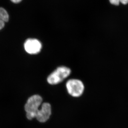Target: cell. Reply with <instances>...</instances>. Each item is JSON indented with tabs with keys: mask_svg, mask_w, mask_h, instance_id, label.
I'll return each instance as SVG.
<instances>
[{
	"mask_svg": "<svg viewBox=\"0 0 128 128\" xmlns=\"http://www.w3.org/2000/svg\"><path fill=\"white\" fill-rule=\"evenodd\" d=\"M42 98L38 94L32 96L28 100L24 109L28 120H32L35 118L37 112L42 104Z\"/></svg>",
	"mask_w": 128,
	"mask_h": 128,
	"instance_id": "cell-1",
	"label": "cell"
},
{
	"mask_svg": "<svg viewBox=\"0 0 128 128\" xmlns=\"http://www.w3.org/2000/svg\"><path fill=\"white\" fill-rule=\"evenodd\" d=\"M70 68L65 66H60L52 72L47 78V81L52 85H57L62 82L71 74Z\"/></svg>",
	"mask_w": 128,
	"mask_h": 128,
	"instance_id": "cell-2",
	"label": "cell"
},
{
	"mask_svg": "<svg viewBox=\"0 0 128 128\" xmlns=\"http://www.w3.org/2000/svg\"><path fill=\"white\" fill-rule=\"evenodd\" d=\"M66 88L70 96L75 98H78L84 93L85 86L81 80L78 79H70L67 81Z\"/></svg>",
	"mask_w": 128,
	"mask_h": 128,
	"instance_id": "cell-3",
	"label": "cell"
},
{
	"mask_svg": "<svg viewBox=\"0 0 128 128\" xmlns=\"http://www.w3.org/2000/svg\"><path fill=\"white\" fill-rule=\"evenodd\" d=\"M52 114V106L50 103H43L36 112L35 118L42 123L46 122Z\"/></svg>",
	"mask_w": 128,
	"mask_h": 128,
	"instance_id": "cell-4",
	"label": "cell"
},
{
	"mask_svg": "<svg viewBox=\"0 0 128 128\" xmlns=\"http://www.w3.org/2000/svg\"><path fill=\"white\" fill-rule=\"evenodd\" d=\"M26 52L30 54H36L40 52L42 44L40 41L35 39H28L24 44Z\"/></svg>",
	"mask_w": 128,
	"mask_h": 128,
	"instance_id": "cell-5",
	"label": "cell"
},
{
	"mask_svg": "<svg viewBox=\"0 0 128 128\" xmlns=\"http://www.w3.org/2000/svg\"><path fill=\"white\" fill-rule=\"evenodd\" d=\"M9 16L6 10L0 7V30L5 26V23L8 22Z\"/></svg>",
	"mask_w": 128,
	"mask_h": 128,
	"instance_id": "cell-6",
	"label": "cell"
},
{
	"mask_svg": "<svg viewBox=\"0 0 128 128\" xmlns=\"http://www.w3.org/2000/svg\"><path fill=\"white\" fill-rule=\"evenodd\" d=\"M109 2L112 5L115 6H118L120 4V0H109Z\"/></svg>",
	"mask_w": 128,
	"mask_h": 128,
	"instance_id": "cell-7",
	"label": "cell"
},
{
	"mask_svg": "<svg viewBox=\"0 0 128 128\" xmlns=\"http://www.w3.org/2000/svg\"><path fill=\"white\" fill-rule=\"evenodd\" d=\"M120 2L123 5H127L128 4V0H120Z\"/></svg>",
	"mask_w": 128,
	"mask_h": 128,
	"instance_id": "cell-8",
	"label": "cell"
},
{
	"mask_svg": "<svg viewBox=\"0 0 128 128\" xmlns=\"http://www.w3.org/2000/svg\"><path fill=\"white\" fill-rule=\"evenodd\" d=\"M22 0H11V1L12 2L14 3V4H18L19 2H20L21 1H22Z\"/></svg>",
	"mask_w": 128,
	"mask_h": 128,
	"instance_id": "cell-9",
	"label": "cell"
}]
</instances>
